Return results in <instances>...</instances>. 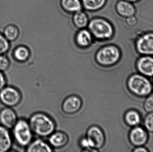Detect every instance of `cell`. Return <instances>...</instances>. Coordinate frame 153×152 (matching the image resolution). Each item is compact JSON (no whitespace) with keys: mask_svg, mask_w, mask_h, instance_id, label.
I'll list each match as a JSON object with an SVG mask.
<instances>
[{"mask_svg":"<svg viewBox=\"0 0 153 152\" xmlns=\"http://www.w3.org/2000/svg\"><path fill=\"white\" fill-rule=\"evenodd\" d=\"M126 86L131 94L141 99H144L153 91V83L150 78L137 72L128 76Z\"/></svg>","mask_w":153,"mask_h":152,"instance_id":"cell-1","label":"cell"},{"mask_svg":"<svg viewBox=\"0 0 153 152\" xmlns=\"http://www.w3.org/2000/svg\"><path fill=\"white\" fill-rule=\"evenodd\" d=\"M88 29L92 35L98 40H108L111 38L114 34L112 24L102 18H95L90 21Z\"/></svg>","mask_w":153,"mask_h":152,"instance_id":"cell-2","label":"cell"},{"mask_svg":"<svg viewBox=\"0 0 153 152\" xmlns=\"http://www.w3.org/2000/svg\"><path fill=\"white\" fill-rule=\"evenodd\" d=\"M29 125L34 133L41 137H47L53 134L55 124L48 116L43 113L34 114L30 117Z\"/></svg>","mask_w":153,"mask_h":152,"instance_id":"cell-3","label":"cell"},{"mask_svg":"<svg viewBox=\"0 0 153 152\" xmlns=\"http://www.w3.org/2000/svg\"><path fill=\"white\" fill-rule=\"evenodd\" d=\"M121 52L115 45L106 46L99 50L96 54V61L98 63L105 66L115 65L121 58Z\"/></svg>","mask_w":153,"mask_h":152,"instance_id":"cell-4","label":"cell"},{"mask_svg":"<svg viewBox=\"0 0 153 152\" xmlns=\"http://www.w3.org/2000/svg\"><path fill=\"white\" fill-rule=\"evenodd\" d=\"M13 128V134L18 145L22 147L28 145L32 137V130L29 124L24 120H19Z\"/></svg>","mask_w":153,"mask_h":152,"instance_id":"cell-5","label":"cell"},{"mask_svg":"<svg viewBox=\"0 0 153 152\" xmlns=\"http://www.w3.org/2000/svg\"><path fill=\"white\" fill-rule=\"evenodd\" d=\"M128 142L134 148L140 146H146L150 137V134L142 126L131 128L128 131Z\"/></svg>","mask_w":153,"mask_h":152,"instance_id":"cell-6","label":"cell"},{"mask_svg":"<svg viewBox=\"0 0 153 152\" xmlns=\"http://www.w3.org/2000/svg\"><path fill=\"white\" fill-rule=\"evenodd\" d=\"M135 44L136 50L139 55L153 56V33L143 34Z\"/></svg>","mask_w":153,"mask_h":152,"instance_id":"cell-7","label":"cell"},{"mask_svg":"<svg viewBox=\"0 0 153 152\" xmlns=\"http://www.w3.org/2000/svg\"><path fill=\"white\" fill-rule=\"evenodd\" d=\"M21 95L16 88L11 87H4L0 90V101L8 107L16 106L20 101Z\"/></svg>","mask_w":153,"mask_h":152,"instance_id":"cell-8","label":"cell"},{"mask_svg":"<svg viewBox=\"0 0 153 152\" xmlns=\"http://www.w3.org/2000/svg\"><path fill=\"white\" fill-rule=\"evenodd\" d=\"M137 72L149 78H153V56L140 55L135 62Z\"/></svg>","mask_w":153,"mask_h":152,"instance_id":"cell-9","label":"cell"},{"mask_svg":"<svg viewBox=\"0 0 153 152\" xmlns=\"http://www.w3.org/2000/svg\"><path fill=\"white\" fill-rule=\"evenodd\" d=\"M86 138L90 148L100 149L103 146L105 141L102 131L97 126H92L89 128Z\"/></svg>","mask_w":153,"mask_h":152,"instance_id":"cell-10","label":"cell"},{"mask_svg":"<svg viewBox=\"0 0 153 152\" xmlns=\"http://www.w3.org/2000/svg\"><path fill=\"white\" fill-rule=\"evenodd\" d=\"M143 118V115L141 112L135 109L127 110L123 116L125 124L129 128L141 125Z\"/></svg>","mask_w":153,"mask_h":152,"instance_id":"cell-11","label":"cell"},{"mask_svg":"<svg viewBox=\"0 0 153 152\" xmlns=\"http://www.w3.org/2000/svg\"><path fill=\"white\" fill-rule=\"evenodd\" d=\"M17 121L16 113L10 108H4L0 112V123L3 126L12 128Z\"/></svg>","mask_w":153,"mask_h":152,"instance_id":"cell-12","label":"cell"},{"mask_svg":"<svg viewBox=\"0 0 153 152\" xmlns=\"http://www.w3.org/2000/svg\"><path fill=\"white\" fill-rule=\"evenodd\" d=\"M116 11L120 16L128 17L133 16L135 14L136 9L134 5L128 1H119L116 6Z\"/></svg>","mask_w":153,"mask_h":152,"instance_id":"cell-13","label":"cell"},{"mask_svg":"<svg viewBox=\"0 0 153 152\" xmlns=\"http://www.w3.org/2000/svg\"><path fill=\"white\" fill-rule=\"evenodd\" d=\"M82 102L78 97L71 96L68 97L64 102L62 108L67 113H74L78 111L81 107Z\"/></svg>","mask_w":153,"mask_h":152,"instance_id":"cell-14","label":"cell"},{"mask_svg":"<svg viewBox=\"0 0 153 152\" xmlns=\"http://www.w3.org/2000/svg\"><path fill=\"white\" fill-rule=\"evenodd\" d=\"M75 41L76 44L80 47L86 48L92 43V35L89 30L81 29L75 35Z\"/></svg>","mask_w":153,"mask_h":152,"instance_id":"cell-15","label":"cell"},{"mask_svg":"<svg viewBox=\"0 0 153 152\" xmlns=\"http://www.w3.org/2000/svg\"><path fill=\"white\" fill-rule=\"evenodd\" d=\"M11 145V137L8 129L0 126V152L8 151Z\"/></svg>","mask_w":153,"mask_h":152,"instance_id":"cell-16","label":"cell"},{"mask_svg":"<svg viewBox=\"0 0 153 152\" xmlns=\"http://www.w3.org/2000/svg\"><path fill=\"white\" fill-rule=\"evenodd\" d=\"M60 4L65 11L70 13L82 10V5L80 0H61Z\"/></svg>","mask_w":153,"mask_h":152,"instance_id":"cell-17","label":"cell"},{"mask_svg":"<svg viewBox=\"0 0 153 152\" xmlns=\"http://www.w3.org/2000/svg\"><path fill=\"white\" fill-rule=\"evenodd\" d=\"M27 151L50 152L52 151V150L48 144L41 140H37L29 145Z\"/></svg>","mask_w":153,"mask_h":152,"instance_id":"cell-18","label":"cell"},{"mask_svg":"<svg viewBox=\"0 0 153 152\" xmlns=\"http://www.w3.org/2000/svg\"><path fill=\"white\" fill-rule=\"evenodd\" d=\"M88 17L86 13L80 11L75 12L73 17V21L76 28L83 29L85 28L88 24Z\"/></svg>","mask_w":153,"mask_h":152,"instance_id":"cell-19","label":"cell"},{"mask_svg":"<svg viewBox=\"0 0 153 152\" xmlns=\"http://www.w3.org/2000/svg\"><path fill=\"white\" fill-rule=\"evenodd\" d=\"M106 2L107 0H82L84 8L91 12L100 10L105 5Z\"/></svg>","mask_w":153,"mask_h":152,"instance_id":"cell-20","label":"cell"},{"mask_svg":"<svg viewBox=\"0 0 153 152\" xmlns=\"http://www.w3.org/2000/svg\"><path fill=\"white\" fill-rule=\"evenodd\" d=\"M68 138L66 134L63 133H55L49 138L51 145L55 147H61L65 145L68 142Z\"/></svg>","mask_w":153,"mask_h":152,"instance_id":"cell-21","label":"cell"},{"mask_svg":"<svg viewBox=\"0 0 153 152\" xmlns=\"http://www.w3.org/2000/svg\"><path fill=\"white\" fill-rule=\"evenodd\" d=\"M13 56L14 59L18 61H25L29 57V50L24 46H19L14 49Z\"/></svg>","mask_w":153,"mask_h":152,"instance_id":"cell-22","label":"cell"},{"mask_svg":"<svg viewBox=\"0 0 153 152\" xmlns=\"http://www.w3.org/2000/svg\"><path fill=\"white\" fill-rule=\"evenodd\" d=\"M19 34L18 27L13 25H8L4 28L3 35L9 41H13L17 39Z\"/></svg>","mask_w":153,"mask_h":152,"instance_id":"cell-23","label":"cell"},{"mask_svg":"<svg viewBox=\"0 0 153 152\" xmlns=\"http://www.w3.org/2000/svg\"><path fill=\"white\" fill-rule=\"evenodd\" d=\"M142 124L149 134H153V112H148L145 115Z\"/></svg>","mask_w":153,"mask_h":152,"instance_id":"cell-24","label":"cell"},{"mask_svg":"<svg viewBox=\"0 0 153 152\" xmlns=\"http://www.w3.org/2000/svg\"><path fill=\"white\" fill-rule=\"evenodd\" d=\"M143 108L146 114L153 112V91L144 98L143 104Z\"/></svg>","mask_w":153,"mask_h":152,"instance_id":"cell-25","label":"cell"},{"mask_svg":"<svg viewBox=\"0 0 153 152\" xmlns=\"http://www.w3.org/2000/svg\"><path fill=\"white\" fill-rule=\"evenodd\" d=\"M10 48L9 41L0 33V54L5 53Z\"/></svg>","mask_w":153,"mask_h":152,"instance_id":"cell-26","label":"cell"},{"mask_svg":"<svg viewBox=\"0 0 153 152\" xmlns=\"http://www.w3.org/2000/svg\"><path fill=\"white\" fill-rule=\"evenodd\" d=\"M10 66V61L8 58L3 54H0V71H2L8 69Z\"/></svg>","mask_w":153,"mask_h":152,"instance_id":"cell-27","label":"cell"},{"mask_svg":"<svg viewBox=\"0 0 153 152\" xmlns=\"http://www.w3.org/2000/svg\"><path fill=\"white\" fill-rule=\"evenodd\" d=\"M131 152H150V151L146 146H140L134 147Z\"/></svg>","mask_w":153,"mask_h":152,"instance_id":"cell-28","label":"cell"},{"mask_svg":"<svg viewBox=\"0 0 153 152\" xmlns=\"http://www.w3.org/2000/svg\"><path fill=\"white\" fill-rule=\"evenodd\" d=\"M6 84V80L1 71H0V90L4 87Z\"/></svg>","mask_w":153,"mask_h":152,"instance_id":"cell-29","label":"cell"},{"mask_svg":"<svg viewBox=\"0 0 153 152\" xmlns=\"http://www.w3.org/2000/svg\"><path fill=\"white\" fill-rule=\"evenodd\" d=\"M81 145L83 147L86 148H90L89 147V143H88V141H87L86 138L82 139L81 141Z\"/></svg>","mask_w":153,"mask_h":152,"instance_id":"cell-30","label":"cell"},{"mask_svg":"<svg viewBox=\"0 0 153 152\" xmlns=\"http://www.w3.org/2000/svg\"><path fill=\"white\" fill-rule=\"evenodd\" d=\"M126 1H128L131 2H137V1H139V0H126Z\"/></svg>","mask_w":153,"mask_h":152,"instance_id":"cell-31","label":"cell"},{"mask_svg":"<svg viewBox=\"0 0 153 152\" xmlns=\"http://www.w3.org/2000/svg\"><path fill=\"white\" fill-rule=\"evenodd\" d=\"M153 83V81H152Z\"/></svg>","mask_w":153,"mask_h":152,"instance_id":"cell-32","label":"cell"}]
</instances>
